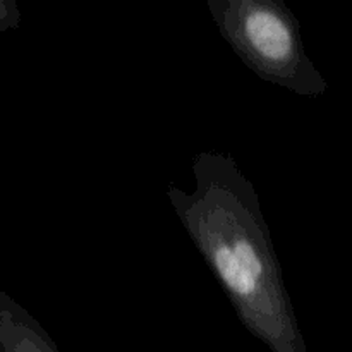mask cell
I'll return each mask as SVG.
<instances>
[{"label": "cell", "instance_id": "7a4b0ae2", "mask_svg": "<svg viewBox=\"0 0 352 352\" xmlns=\"http://www.w3.org/2000/svg\"><path fill=\"white\" fill-rule=\"evenodd\" d=\"M217 30L237 57L263 81L318 98L329 82L308 57L301 26L280 0H208Z\"/></svg>", "mask_w": 352, "mask_h": 352}, {"label": "cell", "instance_id": "6da1fadb", "mask_svg": "<svg viewBox=\"0 0 352 352\" xmlns=\"http://www.w3.org/2000/svg\"><path fill=\"white\" fill-rule=\"evenodd\" d=\"M191 168L195 191L168 186L167 198L237 318L272 352H308L253 182L222 151Z\"/></svg>", "mask_w": 352, "mask_h": 352}, {"label": "cell", "instance_id": "3957f363", "mask_svg": "<svg viewBox=\"0 0 352 352\" xmlns=\"http://www.w3.org/2000/svg\"><path fill=\"white\" fill-rule=\"evenodd\" d=\"M0 352H60L34 316L3 291H0Z\"/></svg>", "mask_w": 352, "mask_h": 352}, {"label": "cell", "instance_id": "277c9868", "mask_svg": "<svg viewBox=\"0 0 352 352\" xmlns=\"http://www.w3.org/2000/svg\"><path fill=\"white\" fill-rule=\"evenodd\" d=\"M23 19L16 0H0V33L17 30Z\"/></svg>", "mask_w": 352, "mask_h": 352}]
</instances>
